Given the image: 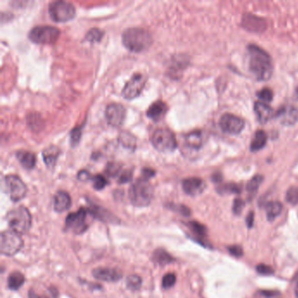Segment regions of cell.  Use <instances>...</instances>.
<instances>
[{
  "instance_id": "cell-1",
  "label": "cell",
  "mask_w": 298,
  "mask_h": 298,
  "mask_svg": "<svg viewBox=\"0 0 298 298\" xmlns=\"http://www.w3.org/2000/svg\"><path fill=\"white\" fill-rule=\"evenodd\" d=\"M249 67L254 76L259 81H267L272 76L274 65L270 54L256 45L248 46Z\"/></svg>"
},
{
  "instance_id": "cell-2",
  "label": "cell",
  "mask_w": 298,
  "mask_h": 298,
  "mask_svg": "<svg viewBox=\"0 0 298 298\" xmlns=\"http://www.w3.org/2000/svg\"><path fill=\"white\" fill-rule=\"evenodd\" d=\"M122 40L123 45L130 51L134 53H140L151 46L152 36L145 29L131 27L123 32Z\"/></svg>"
},
{
  "instance_id": "cell-3",
  "label": "cell",
  "mask_w": 298,
  "mask_h": 298,
  "mask_svg": "<svg viewBox=\"0 0 298 298\" xmlns=\"http://www.w3.org/2000/svg\"><path fill=\"white\" fill-rule=\"evenodd\" d=\"M154 192L147 179H137L130 186L128 197L130 203L137 207H148L153 199Z\"/></svg>"
},
{
  "instance_id": "cell-4",
  "label": "cell",
  "mask_w": 298,
  "mask_h": 298,
  "mask_svg": "<svg viewBox=\"0 0 298 298\" xmlns=\"http://www.w3.org/2000/svg\"><path fill=\"white\" fill-rule=\"evenodd\" d=\"M8 225L12 231L18 235H25L32 226V215L25 207H18L10 211L6 215Z\"/></svg>"
},
{
  "instance_id": "cell-5",
  "label": "cell",
  "mask_w": 298,
  "mask_h": 298,
  "mask_svg": "<svg viewBox=\"0 0 298 298\" xmlns=\"http://www.w3.org/2000/svg\"><path fill=\"white\" fill-rule=\"evenodd\" d=\"M151 144L162 152L173 151L177 148V140L172 130L167 128H158L154 130L151 137Z\"/></svg>"
},
{
  "instance_id": "cell-6",
  "label": "cell",
  "mask_w": 298,
  "mask_h": 298,
  "mask_svg": "<svg viewBox=\"0 0 298 298\" xmlns=\"http://www.w3.org/2000/svg\"><path fill=\"white\" fill-rule=\"evenodd\" d=\"M24 246L20 235L12 230L2 232L0 236V252L5 256H13L18 254Z\"/></svg>"
},
{
  "instance_id": "cell-7",
  "label": "cell",
  "mask_w": 298,
  "mask_h": 298,
  "mask_svg": "<svg viewBox=\"0 0 298 298\" xmlns=\"http://www.w3.org/2000/svg\"><path fill=\"white\" fill-rule=\"evenodd\" d=\"M89 214L88 209L81 207L79 210L67 215L65 221V228L67 231L74 235H82L88 228L87 217Z\"/></svg>"
},
{
  "instance_id": "cell-8",
  "label": "cell",
  "mask_w": 298,
  "mask_h": 298,
  "mask_svg": "<svg viewBox=\"0 0 298 298\" xmlns=\"http://www.w3.org/2000/svg\"><path fill=\"white\" fill-rule=\"evenodd\" d=\"M51 18L56 22H67L75 16V8L70 2L59 0L51 2L48 5Z\"/></svg>"
},
{
  "instance_id": "cell-9",
  "label": "cell",
  "mask_w": 298,
  "mask_h": 298,
  "mask_svg": "<svg viewBox=\"0 0 298 298\" xmlns=\"http://www.w3.org/2000/svg\"><path fill=\"white\" fill-rule=\"evenodd\" d=\"M29 39L37 44H53L60 36V30L52 25H38L29 32Z\"/></svg>"
},
{
  "instance_id": "cell-10",
  "label": "cell",
  "mask_w": 298,
  "mask_h": 298,
  "mask_svg": "<svg viewBox=\"0 0 298 298\" xmlns=\"http://www.w3.org/2000/svg\"><path fill=\"white\" fill-rule=\"evenodd\" d=\"M6 193L13 202H18L26 195L27 188L25 183L17 175H8L4 178Z\"/></svg>"
},
{
  "instance_id": "cell-11",
  "label": "cell",
  "mask_w": 298,
  "mask_h": 298,
  "mask_svg": "<svg viewBox=\"0 0 298 298\" xmlns=\"http://www.w3.org/2000/svg\"><path fill=\"white\" fill-rule=\"evenodd\" d=\"M147 77L142 74H135L127 81L126 84L123 88L122 95L128 100L136 98L143 91L144 86L146 84Z\"/></svg>"
},
{
  "instance_id": "cell-12",
  "label": "cell",
  "mask_w": 298,
  "mask_h": 298,
  "mask_svg": "<svg viewBox=\"0 0 298 298\" xmlns=\"http://www.w3.org/2000/svg\"><path fill=\"white\" fill-rule=\"evenodd\" d=\"M220 126L225 133L238 135L244 129L245 121L235 115L226 113L221 116L220 119Z\"/></svg>"
},
{
  "instance_id": "cell-13",
  "label": "cell",
  "mask_w": 298,
  "mask_h": 298,
  "mask_svg": "<svg viewBox=\"0 0 298 298\" xmlns=\"http://www.w3.org/2000/svg\"><path fill=\"white\" fill-rule=\"evenodd\" d=\"M125 115H126V110L122 104L111 103L106 108V120L111 126H121L124 122Z\"/></svg>"
},
{
  "instance_id": "cell-14",
  "label": "cell",
  "mask_w": 298,
  "mask_h": 298,
  "mask_svg": "<svg viewBox=\"0 0 298 298\" xmlns=\"http://www.w3.org/2000/svg\"><path fill=\"white\" fill-rule=\"evenodd\" d=\"M242 25L243 28L250 32L262 33L268 27L266 20L251 13H246L242 17Z\"/></svg>"
},
{
  "instance_id": "cell-15",
  "label": "cell",
  "mask_w": 298,
  "mask_h": 298,
  "mask_svg": "<svg viewBox=\"0 0 298 298\" xmlns=\"http://www.w3.org/2000/svg\"><path fill=\"white\" fill-rule=\"evenodd\" d=\"M92 275L95 279L108 283H116L121 280L123 277V272L121 270L108 267L95 268V270L92 271Z\"/></svg>"
},
{
  "instance_id": "cell-16",
  "label": "cell",
  "mask_w": 298,
  "mask_h": 298,
  "mask_svg": "<svg viewBox=\"0 0 298 298\" xmlns=\"http://www.w3.org/2000/svg\"><path fill=\"white\" fill-rule=\"evenodd\" d=\"M184 192L189 196H197L203 193L207 185L203 179L197 177H191L184 179L182 181Z\"/></svg>"
},
{
  "instance_id": "cell-17",
  "label": "cell",
  "mask_w": 298,
  "mask_h": 298,
  "mask_svg": "<svg viewBox=\"0 0 298 298\" xmlns=\"http://www.w3.org/2000/svg\"><path fill=\"white\" fill-rule=\"evenodd\" d=\"M275 117H277V119L284 125H292L298 121V109L294 106H283L276 112Z\"/></svg>"
},
{
  "instance_id": "cell-18",
  "label": "cell",
  "mask_w": 298,
  "mask_h": 298,
  "mask_svg": "<svg viewBox=\"0 0 298 298\" xmlns=\"http://www.w3.org/2000/svg\"><path fill=\"white\" fill-rule=\"evenodd\" d=\"M207 141V133L201 130H193L185 136V143L187 147L193 150H200Z\"/></svg>"
},
{
  "instance_id": "cell-19",
  "label": "cell",
  "mask_w": 298,
  "mask_h": 298,
  "mask_svg": "<svg viewBox=\"0 0 298 298\" xmlns=\"http://www.w3.org/2000/svg\"><path fill=\"white\" fill-rule=\"evenodd\" d=\"M257 119L261 123H266L276 116V111L265 102L257 101L254 106Z\"/></svg>"
},
{
  "instance_id": "cell-20",
  "label": "cell",
  "mask_w": 298,
  "mask_h": 298,
  "mask_svg": "<svg viewBox=\"0 0 298 298\" xmlns=\"http://www.w3.org/2000/svg\"><path fill=\"white\" fill-rule=\"evenodd\" d=\"M72 200L71 197L67 192L59 191L55 193L53 198V209L57 213H63L68 210L71 207Z\"/></svg>"
},
{
  "instance_id": "cell-21",
  "label": "cell",
  "mask_w": 298,
  "mask_h": 298,
  "mask_svg": "<svg viewBox=\"0 0 298 298\" xmlns=\"http://www.w3.org/2000/svg\"><path fill=\"white\" fill-rule=\"evenodd\" d=\"M88 212L89 214L92 215L93 217L95 219H98L99 221H103L106 223H111V224H115V223H118L119 220L114 216L110 212L103 209L102 207H97V206H92L91 207L88 208Z\"/></svg>"
},
{
  "instance_id": "cell-22",
  "label": "cell",
  "mask_w": 298,
  "mask_h": 298,
  "mask_svg": "<svg viewBox=\"0 0 298 298\" xmlns=\"http://www.w3.org/2000/svg\"><path fill=\"white\" fill-rule=\"evenodd\" d=\"M167 109H168V108H167V105L165 104V102L163 101H157V102H153L149 107L146 115H147L149 118L158 122L164 117L165 113L167 111Z\"/></svg>"
},
{
  "instance_id": "cell-23",
  "label": "cell",
  "mask_w": 298,
  "mask_h": 298,
  "mask_svg": "<svg viewBox=\"0 0 298 298\" xmlns=\"http://www.w3.org/2000/svg\"><path fill=\"white\" fill-rule=\"evenodd\" d=\"M60 154V150L56 146H48L42 151L43 159L47 168L53 169L56 165L57 159Z\"/></svg>"
},
{
  "instance_id": "cell-24",
  "label": "cell",
  "mask_w": 298,
  "mask_h": 298,
  "mask_svg": "<svg viewBox=\"0 0 298 298\" xmlns=\"http://www.w3.org/2000/svg\"><path fill=\"white\" fill-rule=\"evenodd\" d=\"M16 157L22 166L27 170H31L36 165V156L32 152L26 151H18L16 152Z\"/></svg>"
},
{
  "instance_id": "cell-25",
  "label": "cell",
  "mask_w": 298,
  "mask_h": 298,
  "mask_svg": "<svg viewBox=\"0 0 298 298\" xmlns=\"http://www.w3.org/2000/svg\"><path fill=\"white\" fill-rule=\"evenodd\" d=\"M268 136L264 130H257L254 137H253L251 144H250V150L252 151H258L262 150L267 144Z\"/></svg>"
},
{
  "instance_id": "cell-26",
  "label": "cell",
  "mask_w": 298,
  "mask_h": 298,
  "mask_svg": "<svg viewBox=\"0 0 298 298\" xmlns=\"http://www.w3.org/2000/svg\"><path fill=\"white\" fill-rule=\"evenodd\" d=\"M25 284V277L19 271H14L9 275L7 280L8 288L11 291H18Z\"/></svg>"
},
{
  "instance_id": "cell-27",
  "label": "cell",
  "mask_w": 298,
  "mask_h": 298,
  "mask_svg": "<svg viewBox=\"0 0 298 298\" xmlns=\"http://www.w3.org/2000/svg\"><path fill=\"white\" fill-rule=\"evenodd\" d=\"M152 260L155 263L159 264L161 266H165L166 264H170L174 262V258L163 249L155 250L152 255Z\"/></svg>"
},
{
  "instance_id": "cell-28",
  "label": "cell",
  "mask_w": 298,
  "mask_h": 298,
  "mask_svg": "<svg viewBox=\"0 0 298 298\" xmlns=\"http://www.w3.org/2000/svg\"><path fill=\"white\" fill-rule=\"evenodd\" d=\"M265 210H266L268 221H273L282 213L283 205L278 201H271L267 204Z\"/></svg>"
},
{
  "instance_id": "cell-29",
  "label": "cell",
  "mask_w": 298,
  "mask_h": 298,
  "mask_svg": "<svg viewBox=\"0 0 298 298\" xmlns=\"http://www.w3.org/2000/svg\"><path fill=\"white\" fill-rule=\"evenodd\" d=\"M186 225L190 228V230L193 232V235H196V236L199 237V238L197 239L196 241L200 242L201 245H204L203 242H202L204 241L200 238H202L205 235H207V228L204 225L200 223V222L195 221H189Z\"/></svg>"
},
{
  "instance_id": "cell-30",
  "label": "cell",
  "mask_w": 298,
  "mask_h": 298,
  "mask_svg": "<svg viewBox=\"0 0 298 298\" xmlns=\"http://www.w3.org/2000/svg\"><path fill=\"white\" fill-rule=\"evenodd\" d=\"M217 191L220 194H239L242 189L237 184L228 183V184L218 186Z\"/></svg>"
},
{
  "instance_id": "cell-31",
  "label": "cell",
  "mask_w": 298,
  "mask_h": 298,
  "mask_svg": "<svg viewBox=\"0 0 298 298\" xmlns=\"http://www.w3.org/2000/svg\"><path fill=\"white\" fill-rule=\"evenodd\" d=\"M263 177L262 175H256L249 180L247 185V191L250 195H255L259 189L261 184L263 183Z\"/></svg>"
},
{
  "instance_id": "cell-32",
  "label": "cell",
  "mask_w": 298,
  "mask_h": 298,
  "mask_svg": "<svg viewBox=\"0 0 298 298\" xmlns=\"http://www.w3.org/2000/svg\"><path fill=\"white\" fill-rule=\"evenodd\" d=\"M126 285L130 291H139L142 286V278L138 275H130L127 277Z\"/></svg>"
},
{
  "instance_id": "cell-33",
  "label": "cell",
  "mask_w": 298,
  "mask_h": 298,
  "mask_svg": "<svg viewBox=\"0 0 298 298\" xmlns=\"http://www.w3.org/2000/svg\"><path fill=\"white\" fill-rule=\"evenodd\" d=\"M119 141L123 146L130 149H134L136 147V139L135 137L128 132H122L120 134Z\"/></svg>"
},
{
  "instance_id": "cell-34",
  "label": "cell",
  "mask_w": 298,
  "mask_h": 298,
  "mask_svg": "<svg viewBox=\"0 0 298 298\" xmlns=\"http://www.w3.org/2000/svg\"><path fill=\"white\" fill-rule=\"evenodd\" d=\"M91 179L92 182H93V187L97 191H101L108 185V181L105 177L101 174H97V175L92 177Z\"/></svg>"
},
{
  "instance_id": "cell-35",
  "label": "cell",
  "mask_w": 298,
  "mask_h": 298,
  "mask_svg": "<svg viewBox=\"0 0 298 298\" xmlns=\"http://www.w3.org/2000/svg\"><path fill=\"white\" fill-rule=\"evenodd\" d=\"M103 36V32L102 30L98 28H92L88 31V33L86 34V40H88L90 42H95V41H100Z\"/></svg>"
},
{
  "instance_id": "cell-36",
  "label": "cell",
  "mask_w": 298,
  "mask_h": 298,
  "mask_svg": "<svg viewBox=\"0 0 298 298\" xmlns=\"http://www.w3.org/2000/svg\"><path fill=\"white\" fill-rule=\"evenodd\" d=\"M176 280H177V278H176L175 274H165L162 279V287L165 290H169L174 286Z\"/></svg>"
},
{
  "instance_id": "cell-37",
  "label": "cell",
  "mask_w": 298,
  "mask_h": 298,
  "mask_svg": "<svg viewBox=\"0 0 298 298\" xmlns=\"http://www.w3.org/2000/svg\"><path fill=\"white\" fill-rule=\"evenodd\" d=\"M257 96L261 100V102L266 103V102H271L273 100L274 94L270 88H264L257 93Z\"/></svg>"
},
{
  "instance_id": "cell-38",
  "label": "cell",
  "mask_w": 298,
  "mask_h": 298,
  "mask_svg": "<svg viewBox=\"0 0 298 298\" xmlns=\"http://www.w3.org/2000/svg\"><path fill=\"white\" fill-rule=\"evenodd\" d=\"M286 200L288 203L292 204V205L298 204V187L292 186L288 190L286 193Z\"/></svg>"
},
{
  "instance_id": "cell-39",
  "label": "cell",
  "mask_w": 298,
  "mask_h": 298,
  "mask_svg": "<svg viewBox=\"0 0 298 298\" xmlns=\"http://www.w3.org/2000/svg\"><path fill=\"white\" fill-rule=\"evenodd\" d=\"M121 167L122 166L119 164L109 163V165H107V167H106V173L109 177H116V176L119 177L121 172H121Z\"/></svg>"
},
{
  "instance_id": "cell-40",
  "label": "cell",
  "mask_w": 298,
  "mask_h": 298,
  "mask_svg": "<svg viewBox=\"0 0 298 298\" xmlns=\"http://www.w3.org/2000/svg\"><path fill=\"white\" fill-rule=\"evenodd\" d=\"M170 209H172L174 212H177L179 214H182L183 216L188 217L191 215V210L188 207L184 206V205H177V204H170L168 205Z\"/></svg>"
},
{
  "instance_id": "cell-41",
  "label": "cell",
  "mask_w": 298,
  "mask_h": 298,
  "mask_svg": "<svg viewBox=\"0 0 298 298\" xmlns=\"http://www.w3.org/2000/svg\"><path fill=\"white\" fill-rule=\"evenodd\" d=\"M81 130H82V126L75 127L74 129L72 130L70 132L71 137V144L73 146L76 145L80 141V138L81 137Z\"/></svg>"
},
{
  "instance_id": "cell-42",
  "label": "cell",
  "mask_w": 298,
  "mask_h": 298,
  "mask_svg": "<svg viewBox=\"0 0 298 298\" xmlns=\"http://www.w3.org/2000/svg\"><path fill=\"white\" fill-rule=\"evenodd\" d=\"M245 207V201L242 199H235L233 204V212L235 215H240Z\"/></svg>"
},
{
  "instance_id": "cell-43",
  "label": "cell",
  "mask_w": 298,
  "mask_h": 298,
  "mask_svg": "<svg viewBox=\"0 0 298 298\" xmlns=\"http://www.w3.org/2000/svg\"><path fill=\"white\" fill-rule=\"evenodd\" d=\"M256 271L263 276H270L274 274L273 268L265 265V264H260L256 267Z\"/></svg>"
},
{
  "instance_id": "cell-44",
  "label": "cell",
  "mask_w": 298,
  "mask_h": 298,
  "mask_svg": "<svg viewBox=\"0 0 298 298\" xmlns=\"http://www.w3.org/2000/svg\"><path fill=\"white\" fill-rule=\"evenodd\" d=\"M131 179H132V172L130 170H127L121 172V174L118 177V183L124 184V183L130 182Z\"/></svg>"
},
{
  "instance_id": "cell-45",
  "label": "cell",
  "mask_w": 298,
  "mask_h": 298,
  "mask_svg": "<svg viewBox=\"0 0 298 298\" xmlns=\"http://www.w3.org/2000/svg\"><path fill=\"white\" fill-rule=\"evenodd\" d=\"M228 249L232 256H235V257H241L243 255V249L240 246H230V247H228Z\"/></svg>"
},
{
  "instance_id": "cell-46",
  "label": "cell",
  "mask_w": 298,
  "mask_h": 298,
  "mask_svg": "<svg viewBox=\"0 0 298 298\" xmlns=\"http://www.w3.org/2000/svg\"><path fill=\"white\" fill-rule=\"evenodd\" d=\"M77 178L79 180H81V181H88L89 179H91V176H90V173L88 172V171H86V170H82V171H80L79 173L77 174Z\"/></svg>"
},
{
  "instance_id": "cell-47",
  "label": "cell",
  "mask_w": 298,
  "mask_h": 298,
  "mask_svg": "<svg viewBox=\"0 0 298 298\" xmlns=\"http://www.w3.org/2000/svg\"><path fill=\"white\" fill-rule=\"evenodd\" d=\"M260 294L265 297L267 298H275L278 295H280V292L276 291H260Z\"/></svg>"
},
{
  "instance_id": "cell-48",
  "label": "cell",
  "mask_w": 298,
  "mask_h": 298,
  "mask_svg": "<svg viewBox=\"0 0 298 298\" xmlns=\"http://www.w3.org/2000/svg\"><path fill=\"white\" fill-rule=\"evenodd\" d=\"M142 174H143V177H142L143 179L149 180V179H151V178H152L155 175V171L151 168H144L143 169Z\"/></svg>"
},
{
  "instance_id": "cell-49",
  "label": "cell",
  "mask_w": 298,
  "mask_h": 298,
  "mask_svg": "<svg viewBox=\"0 0 298 298\" xmlns=\"http://www.w3.org/2000/svg\"><path fill=\"white\" fill-rule=\"evenodd\" d=\"M254 220H255V214H254V212H250L249 215L246 218V223H247V226H248L249 228H252L253 225H254Z\"/></svg>"
},
{
  "instance_id": "cell-50",
  "label": "cell",
  "mask_w": 298,
  "mask_h": 298,
  "mask_svg": "<svg viewBox=\"0 0 298 298\" xmlns=\"http://www.w3.org/2000/svg\"><path fill=\"white\" fill-rule=\"evenodd\" d=\"M221 179H222V177H221V174H214V175L212 177L213 181H214L215 183L221 182Z\"/></svg>"
},
{
  "instance_id": "cell-51",
  "label": "cell",
  "mask_w": 298,
  "mask_h": 298,
  "mask_svg": "<svg viewBox=\"0 0 298 298\" xmlns=\"http://www.w3.org/2000/svg\"><path fill=\"white\" fill-rule=\"evenodd\" d=\"M29 298H43L39 296V295L36 294L35 292H33L32 291H30L29 292Z\"/></svg>"
},
{
  "instance_id": "cell-52",
  "label": "cell",
  "mask_w": 298,
  "mask_h": 298,
  "mask_svg": "<svg viewBox=\"0 0 298 298\" xmlns=\"http://www.w3.org/2000/svg\"><path fill=\"white\" fill-rule=\"evenodd\" d=\"M295 294L297 296V298H298V284L297 285V287L295 289Z\"/></svg>"
},
{
  "instance_id": "cell-53",
  "label": "cell",
  "mask_w": 298,
  "mask_h": 298,
  "mask_svg": "<svg viewBox=\"0 0 298 298\" xmlns=\"http://www.w3.org/2000/svg\"><path fill=\"white\" fill-rule=\"evenodd\" d=\"M296 95H297V97L298 98V88H297V89H296Z\"/></svg>"
}]
</instances>
